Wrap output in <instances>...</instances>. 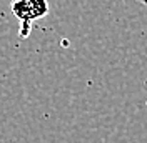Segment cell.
I'll return each mask as SVG.
<instances>
[{"mask_svg":"<svg viewBox=\"0 0 147 143\" xmlns=\"http://www.w3.org/2000/svg\"><path fill=\"white\" fill-rule=\"evenodd\" d=\"M10 7H12V13L18 20H22V23H24V27L20 30L22 38L28 37L30 25L34 20L45 17L49 13L47 0H15V2H12Z\"/></svg>","mask_w":147,"mask_h":143,"instance_id":"cell-1","label":"cell"},{"mask_svg":"<svg viewBox=\"0 0 147 143\" xmlns=\"http://www.w3.org/2000/svg\"><path fill=\"white\" fill-rule=\"evenodd\" d=\"M137 2H140V3H146V5H147V0H137Z\"/></svg>","mask_w":147,"mask_h":143,"instance_id":"cell-2","label":"cell"}]
</instances>
